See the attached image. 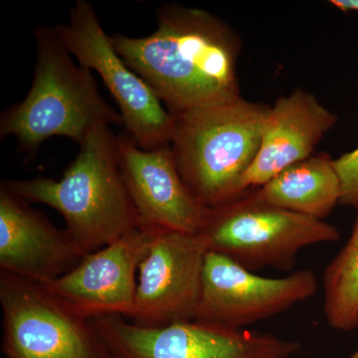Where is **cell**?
I'll list each match as a JSON object with an SVG mask.
<instances>
[{
  "label": "cell",
  "mask_w": 358,
  "mask_h": 358,
  "mask_svg": "<svg viewBox=\"0 0 358 358\" xmlns=\"http://www.w3.org/2000/svg\"><path fill=\"white\" fill-rule=\"evenodd\" d=\"M348 358H358V350H357V352L353 353L352 355H350V357Z\"/></svg>",
  "instance_id": "d6986e66"
},
{
  "label": "cell",
  "mask_w": 358,
  "mask_h": 358,
  "mask_svg": "<svg viewBox=\"0 0 358 358\" xmlns=\"http://www.w3.org/2000/svg\"><path fill=\"white\" fill-rule=\"evenodd\" d=\"M157 28L145 37L112 35L117 54L150 87L171 114L239 99L241 41L217 16L164 4Z\"/></svg>",
  "instance_id": "6da1fadb"
},
{
  "label": "cell",
  "mask_w": 358,
  "mask_h": 358,
  "mask_svg": "<svg viewBox=\"0 0 358 358\" xmlns=\"http://www.w3.org/2000/svg\"><path fill=\"white\" fill-rule=\"evenodd\" d=\"M84 256L67 230L0 185V271L46 285Z\"/></svg>",
  "instance_id": "4fadbf2b"
},
{
  "label": "cell",
  "mask_w": 358,
  "mask_h": 358,
  "mask_svg": "<svg viewBox=\"0 0 358 358\" xmlns=\"http://www.w3.org/2000/svg\"><path fill=\"white\" fill-rule=\"evenodd\" d=\"M1 185L27 202L57 210L84 255L143 226L122 178L117 136L110 126L96 127L84 138L59 180L10 179Z\"/></svg>",
  "instance_id": "7a4b0ae2"
},
{
  "label": "cell",
  "mask_w": 358,
  "mask_h": 358,
  "mask_svg": "<svg viewBox=\"0 0 358 358\" xmlns=\"http://www.w3.org/2000/svg\"><path fill=\"white\" fill-rule=\"evenodd\" d=\"M36 64L31 88L0 115V136H13L26 159L52 136L81 143L94 129L121 124L122 117L99 92L92 71L76 64L55 27L34 29Z\"/></svg>",
  "instance_id": "3957f363"
},
{
  "label": "cell",
  "mask_w": 358,
  "mask_h": 358,
  "mask_svg": "<svg viewBox=\"0 0 358 358\" xmlns=\"http://www.w3.org/2000/svg\"><path fill=\"white\" fill-rule=\"evenodd\" d=\"M254 192L265 203L324 220L341 201V185L334 159L320 154L287 167Z\"/></svg>",
  "instance_id": "9a60e30c"
},
{
  "label": "cell",
  "mask_w": 358,
  "mask_h": 358,
  "mask_svg": "<svg viewBox=\"0 0 358 358\" xmlns=\"http://www.w3.org/2000/svg\"><path fill=\"white\" fill-rule=\"evenodd\" d=\"M206 254L199 234L160 230L138 268L133 324L164 327L194 320Z\"/></svg>",
  "instance_id": "8fae6325"
},
{
  "label": "cell",
  "mask_w": 358,
  "mask_h": 358,
  "mask_svg": "<svg viewBox=\"0 0 358 358\" xmlns=\"http://www.w3.org/2000/svg\"><path fill=\"white\" fill-rule=\"evenodd\" d=\"M197 234L207 252L254 273L291 271L301 249L341 239L334 225L265 203L254 188L235 201L209 208Z\"/></svg>",
  "instance_id": "5b68a950"
},
{
  "label": "cell",
  "mask_w": 358,
  "mask_h": 358,
  "mask_svg": "<svg viewBox=\"0 0 358 358\" xmlns=\"http://www.w3.org/2000/svg\"><path fill=\"white\" fill-rule=\"evenodd\" d=\"M334 166L341 180L339 204L353 207L358 210V148L334 159Z\"/></svg>",
  "instance_id": "e0dca14e"
},
{
  "label": "cell",
  "mask_w": 358,
  "mask_h": 358,
  "mask_svg": "<svg viewBox=\"0 0 358 358\" xmlns=\"http://www.w3.org/2000/svg\"><path fill=\"white\" fill-rule=\"evenodd\" d=\"M0 305L7 358H112L92 320L39 282L0 271Z\"/></svg>",
  "instance_id": "52a82bcc"
},
{
  "label": "cell",
  "mask_w": 358,
  "mask_h": 358,
  "mask_svg": "<svg viewBox=\"0 0 358 358\" xmlns=\"http://www.w3.org/2000/svg\"><path fill=\"white\" fill-rule=\"evenodd\" d=\"M317 289L319 281L312 270L266 278L207 252L194 320L226 329H246L313 298Z\"/></svg>",
  "instance_id": "9c48e42d"
},
{
  "label": "cell",
  "mask_w": 358,
  "mask_h": 358,
  "mask_svg": "<svg viewBox=\"0 0 358 358\" xmlns=\"http://www.w3.org/2000/svg\"><path fill=\"white\" fill-rule=\"evenodd\" d=\"M331 3L343 13H350V11L358 13V0H331Z\"/></svg>",
  "instance_id": "ac0fdd59"
},
{
  "label": "cell",
  "mask_w": 358,
  "mask_h": 358,
  "mask_svg": "<svg viewBox=\"0 0 358 358\" xmlns=\"http://www.w3.org/2000/svg\"><path fill=\"white\" fill-rule=\"evenodd\" d=\"M160 230L141 226L114 243L87 254L77 267L43 286L84 319L131 317L138 288L136 271Z\"/></svg>",
  "instance_id": "30bf717a"
},
{
  "label": "cell",
  "mask_w": 358,
  "mask_h": 358,
  "mask_svg": "<svg viewBox=\"0 0 358 358\" xmlns=\"http://www.w3.org/2000/svg\"><path fill=\"white\" fill-rule=\"evenodd\" d=\"M55 28L78 63L102 78L117 103L122 124L131 141L143 150L169 145L173 115L117 54L93 4L88 0H77L70 7L68 22Z\"/></svg>",
  "instance_id": "8992f818"
},
{
  "label": "cell",
  "mask_w": 358,
  "mask_h": 358,
  "mask_svg": "<svg viewBox=\"0 0 358 358\" xmlns=\"http://www.w3.org/2000/svg\"><path fill=\"white\" fill-rule=\"evenodd\" d=\"M338 120L305 90L280 96L268 113L258 155L242 179L243 189L261 187L287 167L312 157Z\"/></svg>",
  "instance_id": "5bb4252c"
},
{
  "label": "cell",
  "mask_w": 358,
  "mask_h": 358,
  "mask_svg": "<svg viewBox=\"0 0 358 358\" xmlns=\"http://www.w3.org/2000/svg\"><path fill=\"white\" fill-rule=\"evenodd\" d=\"M112 358H291L298 341L192 320L145 327L120 315L92 320Z\"/></svg>",
  "instance_id": "ba28073f"
},
{
  "label": "cell",
  "mask_w": 358,
  "mask_h": 358,
  "mask_svg": "<svg viewBox=\"0 0 358 358\" xmlns=\"http://www.w3.org/2000/svg\"><path fill=\"white\" fill-rule=\"evenodd\" d=\"M324 312L334 329L350 331L358 327V217L343 248L322 275Z\"/></svg>",
  "instance_id": "2e32d148"
},
{
  "label": "cell",
  "mask_w": 358,
  "mask_h": 358,
  "mask_svg": "<svg viewBox=\"0 0 358 358\" xmlns=\"http://www.w3.org/2000/svg\"><path fill=\"white\" fill-rule=\"evenodd\" d=\"M117 145L122 178L141 225L197 234L209 208L183 182L169 145L143 150L126 133L117 136Z\"/></svg>",
  "instance_id": "7c38bea8"
},
{
  "label": "cell",
  "mask_w": 358,
  "mask_h": 358,
  "mask_svg": "<svg viewBox=\"0 0 358 358\" xmlns=\"http://www.w3.org/2000/svg\"><path fill=\"white\" fill-rule=\"evenodd\" d=\"M270 109L240 96L171 114L174 162L183 182L206 208L230 203L249 192L242 179L260 150Z\"/></svg>",
  "instance_id": "277c9868"
}]
</instances>
